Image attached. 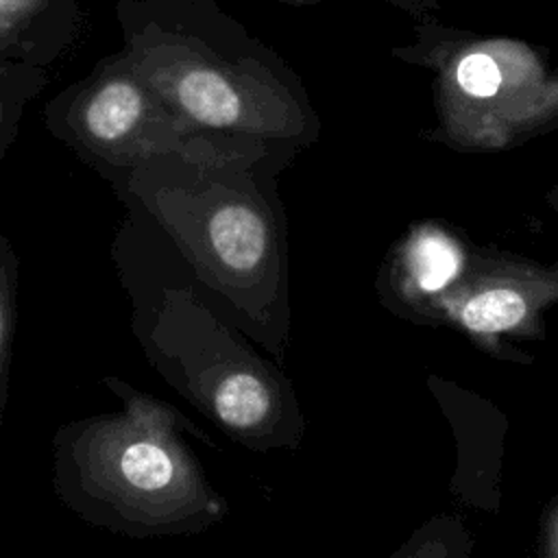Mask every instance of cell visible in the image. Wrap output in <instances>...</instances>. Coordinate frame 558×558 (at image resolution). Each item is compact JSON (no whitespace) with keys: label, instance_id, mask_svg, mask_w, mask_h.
<instances>
[{"label":"cell","instance_id":"30bf717a","mask_svg":"<svg viewBox=\"0 0 558 558\" xmlns=\"http://www.w3.org/2000/svg\"><path fill=\"white\" fill-rule=\"evenodd\" d=\"M558 124V72L545 76L527 96L499 109L488 126L486 140H519Z\"/></svg>","mask_w":558,"mask_h":558},{"label":"cell","instance_id":"8992f818","mask_svg":"<svg viewBox=\"0 0 558 558\" xmlns=\"http://www.w3.org/2000/svg\"><path fill=\"white\" fill-rule=\"evenodd\" d=\"M414 44L392 54L436 72L434 92L445 126L486 140L499 109L527 96L547 76V50L523 39L480 35L434 17L416 20Z\"/></svg>","mask_w":558,"mask_h":558},{"label":"cell","instance_id":"7a4b0ae2","mask_svg":"<svg viewBox=\"0 0 558 558\" xmlns=\"http://www.w3.org/2000/svg\"><path fill=\"white\" fill-rule=\"evenodd\" d=\"M111 257L131 301V333L150 366L248 451L296 449L305 418L281 364L244 342L177 246L129 209Z\"/></svg>","mask_w":558,"mask_h":558},{"label":"cell","instance_id":"9a60e30c","mask_svg":"<svg viewBox=\"0 0 558 558\" xmlns=\"http://www.w3.org/2000/svg\"><path fill=\"white\" fill-rule=\"evenodd\" d=\"M547 554L558 556V519H556V523H551V530H549V549H547Z\"/></svg>","mask_w":558,"mask_h":558},{"label":"cell","instance_id":"6da1fadb","mask_svg":"<svg viewBox=\"0 0 558 558\" xmlns=\"http://www.w3.org/2000/svg\"><path fill=\"white\" fill-rule=\"evenodd\" d=\"M294 155L205 140L155 155L111 183L177 246L209 301L279 364L290 342V255L277 177Z\"/></svg>","mask_w":558,"mask_h":558},{"label":"cell","instance_id":"5bb4252c","mask_svg":"<svg viewBox=\"0 0 558 558\" xmlns=\"http://www.w3.org/2000/svg\"><path fill=\"white\" fill-rule=\"evenodd\" d=\"M37 70H41L39 65H28V63H17V61H7L0 59V92L28 78L31 74H35Z\"/></svg>","mask_w":558,"mask_h":558},{"label":"cell","instance_id":"ba28073f","mask_svg":"<svg viewBox=\"0 0 558 558\" xmlns=\"http://www.w3.org/2000/svg\"><path fill=\"white\" fill-rule=\"evenodd\" d=\"M464 264L460 246L440 229H421L408 240L401 266L408 283L423 294H436L447 288Z\"/></svg>","mask_w":558,"mask_h":558},{"label":"cell","instance_id":"52a82bcc","mask_svg":"<svg viewBox=\"0 0 558 558\" xmlns=\"http://www.w3.org/2000/svg\"><path fill=\"white\" fill-rule=\"evenodd\" d=\"M81 0H0V59L50 68L76 44Z\"/></svg>","mask_w":558,"mask_h":558},{"label":"cell","instance_id":"3957f363","mask_svg":"<svg viewBox=\"0 0 558 558\" xmlns=\"http://www.w3.org/2000/svg\"><path fill=\"white\" fill-rule=\"evenodd\" d=\"M122 52L196 135L299 153L320 133L301 76L218 0H118Z\"/></svg>","mask_w":558,"mask_h":558},{"label":"cell","instance_id":"9c48e42d","mask_svg":"<svg viewBox=\"0 0 558 558\" xmlns=\"http://www.w3.org/2000/svg\"><path fill=\"white\" fill-rule=\"evenodd\" d=\"M527 314V294L514 283L501 281L475 290L456 310L458 323L473 336H495L517 329Z\"/></svg>","mask_w":558,"mask_h":558},{"label":"cell","instance_id":"277c9868","mask_svg":"<svg viewBox=\"0 0 558 558\" xmlns=\"http://www.w3.org/2000/svg\"><path fill=\"white\" fill-rule=\"evenodd\" d=\"M102 384L122 408L54 432L52 486L61 504L89 525L137 541L201 534L222 523L229 501L185 440V429H203L118 377Z\"/></svg>","mask_w":558,"mask_h":558},{"label":"cell","instance_id":"5b68a950","mask_svg":"<svg viewBox=\"0 0 558 558\" xmlns=\"http://www.w3.org/2000/svg\"><path fill=\"white\" fill-rule=\"evenodd\" d=\"M41 120L54 140L109 183L155 155L185 153L209 140L172 113L122 50L57 92Z\"/></svg>","mask_w":558,"mask_h":558},{"label":"cell","instance_id":"7c38bea8","mask_svg":"<svg viewBox=\"0 0 558 558\" xmlns=\"http://www.w3.org/2000/svg\"><path fill=\"white\" fill-rule=\"evenodd\" d=\"M46 85H48V68H41L28 78L0 92V159L13 146L28 105L44 92Z\"/></svg>","mask_w":558,"mask_h":558},{"label":"cell","instance_id":"2e32d148","mask_svg":"<svg viewBox=\"0 0 558 558\" xmlns=\"http://www.w3.org/2000/svg\"><path fill=\"white\" fill-rule=\"evenodd\" d=\"M547 203H549V207L556 211V216H558V183L547 192Z\"/></svg>","mask_w":558,"mask_h":558},{"label":"cell","instance_id":"8fae6325","mask_svg":"<svg viewBox=\"0 0 558 558\" xmlns=\"http://www.w3.org/2000/svg\"><path fill=\"white\" fill-rule=\"evenodd\" d=\"M17 255L11 240L0 233V434L9 405L11 355L17 318Z\"/></svg>","mask_w":558,"mask_h":558},{"label":"cell","instance_id":"4fadbf2b","mask_svg":"<svg viewBox=\"0 0 558 558\" xmlns=\"http://www.w3.org/2000/svg\"><path fill=\"white\" fill-rule=\"evenodd\" d=\"M281 2H292V4H310V2H320V0H281ZM375 2H384L390 4L399 11H403L405 15H410L414 22L423 20V17H434L442 7L438 0H375Z\"/></svg>","mask_w":558,"mask_h":558}]
</instances>
